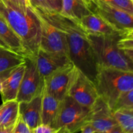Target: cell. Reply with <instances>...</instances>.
<instances>
[{
    "instance_id": "603a6c76",
    "label": "cell",
    "mask_w": 133,
    "mask_h": 133,
    "mask_svg": "<svg viewBox=\"0 0 133 133\" xmlns=\"http://www.w3.org/2000/svg\"><path fill=\"white\" fill-rule=\"evenodd\" d=\"M30 5L34 9L45 11L61 12L62 0H28Z\"/></svg>"
},
{
    "instance_id": "e0dca14e",
    "label": "cell",
    "mask_w": 133,
    "mask_h": 133,
    "mask_svg": "<svg viewBox=\"0 0 133 133\" xmlns=\"http://www.w3.org/2000/svg\"><path fill=\"white\" fill-rule=\"evenodd\" d=\"M0 38L13 51L27 57L22 42L3 17L0 15Z\"/></svg>"
},
{
    "instance_id": "f546056e",
    "label": "cell",
    "mask_w": 133,
    "mask_h": 133,
    "mask_svg": "<svg viewBox=\"0 0 133 133\" xmlns=\"http://www.w3.org/2000/svg\"><path fill=\"white\" fill-rule=\"evenodd\" d=\"M0 46L3 47V48H6V49H10V48H9V47L7 46V45H6V44H5V43L3 41V40H1V38H0Z\"/></svg>"
},
{
    "instance_id": "30bf717a",
    "label": "cell",
    "mask_w": 133,
    "mask_h": 133,
    "mask_svg": "<svg viewBox=\"0 0 133 133\" xmlns=\"http://www.w3.org/2000/svg\"><path fill=\"white\" fill-rule=\"evenodd\" d=\"M94 3V12L99 14L116 29L123 31L133 29L132 14L99 0Z\"/></svg>"
},
{
    "instance_id": "d4e9b609",
    "label": "cell",
    "mask_w": 133,
    "mask_h": 133,
    "mask_svg": "<svg viewBox=\"0 0 133 133\" xmlns=\"http://www.w3.org/2000/svg\"><path fill=\"white\" fill-rule=\"evenodd\" d=\"M92 1L94 3V1L97 0H92ZM99 1H101L109 5L116 6L133 14L132 0H99Z\"/></svg>"
},
{
    "instance_id": "6da1fadb",
    "label": "cell",
    "mask_w": 133,
    "mask_h": 133,
    "mask_svg": "<svg viewBox=\"0 0 133 133\" xmlns=\"http://www.w3.org/2000/svg\"><path fill=\"white\" fill-rule=\"evenodd\" d=\"M40 16L64 32L67 40L70 60L77 68L95 84L97 73V63L84 31L79 21L60 12L34 9Z\"/></svg>"
},
{
    "instance_id": "3957f363",
    "label": "cell",
    "mask_w": 133,
    "mask_h": 133,
    "mask_svg": "<svg viewBox=\"0 0 133 133\" xmlns=\"http://www.w3.org/2000/svg\"><path fill=\"white\" fill-rule=\"evenodd\" d=\"M95 86L99 97L112 110L122 93L133 90V71L98 67Z\"/></svg>"
},
{
    "instance_id": "277c9868",
    "label": "cell",
    "mask_w": 133,
    "mask_h": 133,
    "mask_svg": "<svg viewBox=\"0 0 133 133\" xmlns=\"http://www.w3.org/2000/svg\"><path fill=\"white\" fill-rule=\"evenodd\" d=\"M119 36L87 33L98 67L113 68L133 71L132 61H130L117 46L116 40Z\"/></svg>"
},
{
    "instance_id": "7402d4cb",
    "label": "cell",
    "mask_w": 133,
    "mask_h": 133,
    "mask_svg": "<svg viewBox=\"0 0 133 133\" xmlns=\"http://www.w3.org/2000/svg\"><path fill=\"white\" fill-rule=\"evenodd\" d=\"M116 44L125 55L133 61V29L123 32L117 39Z\"/></svg>"
},
{
    "instance_id": "7c38bea8",
    "label": "cell",
    "mask_w": 133,
    "mask_h": 133,
    "mask_svg": "<svg viewBox=\"0 0 133 133\" xmlns=\"http://www.w3.org/2000/svg\"><path fill=\"white\" fill-rule=\"evenodd\" d=\"M35 58L38 70L44 79L57 69L71 62L70 57L66 55L49 53L41 49H39Z\"/></svg>"
},
{
    "instance_id": "4fadbf2b",
    "label": "cell",
    "mask_w": 133,
    "mask_h": 133,
    "mask_svg": "<svg viewBox=\"0 0 133 133\" xmlns=\"http://www.w3.org/2000/svg\"><path fill=\"white\" fill-rule=\"evenodd\" d=\"M79 22L84 31L87 33L90 34L109 36H119L123 32L127 31H119L116 29L99 14L95 12L85 16L81 19Z\"/></svg>"
},
{
    "instance_id": "44dd1931",
    "label": "cell",
    "mask_w": 133,
    "mask_h": 133,
    "mask_svg": "<svg viewBox=\"0 0 133 133\" xmlns=\"http://www.w3.org/2000/svg\"><path fill=\"white\" fill-rule=\"evenodd\" d=\"M112 112L122 133H132L133 109H119Z\"/></svg>"
},
{
    "instance_id": "5b68a950",
    "label": "cell",
    "mask_w": 133,
    "mask_h": 133,
    "mask_svg": "<svg viewBox=\"0 0 133 133\" xmlns=\"http://www.w3.org/2000/svg\"><path fill=\"white\" fill-rule=\"evenodd\" d=\"M90 110V108L81 105L67 95L61 101L53 125L56 133L77 132L80 127L88 121Z\"/></svg>"
},
{
    "instance_id": "ffe728a7",
    "label": "cell",
    "mask_w": 133,
    "mask_h": 133,
    "mask_svg": "<svg viewBox=\"0 0 133 133\" xmlns=\"http://www.w3.org/2000/svg\"><path fill=\"white\" fill-rule=\"evenodd\" d=\"M94 12L92 8L84 0H62L61 14L79 21L88 14Z\"/></svg>"
},
{
    "instance_id": "cb8c5ba5",
    "label": "cell",
    "mask_w": 133,
    "mask_h": 133,
    "mask_svg": "<svg viewBox=\"0 0 133 133\" xmlns=\"http://www.w3.org/2000/svg\"><path fill=\"white\" fill-rule=\"evenodd\" d=\"M119 109H133V90L122 93L114 105L112 112Z\"/></svg>"
},
{
    "instance_id": "f1b7e54d",
    "label": "cell",
    "mask_w": 133,
    "mask_h": 133,
    "mask_svg": "<svg viewBox=\"0 0 133 133\" xmlns=\"http://www.w3.org/2000/svg\"><path fill=\"white\" fill-rule=\"evenodd\" d=\"M8 1L19 6H25V5H30L28 0H8Z\"/></svg>"
},
{
    "instance_id": "52a82bcc",
    "label": "cell",
    "mask_w": 133,
    "mask_h": 133,
    "mask_svg": "<svg viewBox=\"0 0 133 133\" xmlns=\"http://www.w3.org/2000/svg\"><path fill=\"white\" fill-rule=\"evenodd\" d=\"M25 71L16 98L19 103L29 101L42 92L44 88V79L38 70L35 57H25Z\"/></svg>"
},
{
    "instance_id": "ac0fdd59",
    "label": "cell",
    "mask_w": 133,
    "mask_h": 133,
    "mask_svg": "<svg viewBox=\"0 0 133 133\" xmlns=\"http://www.w3.org/2000/svg\"><path fill=\"white\" fill-rule=\"evenodd\" d=\"M4 104L0 123V133H12L19 116V102L16 100Z\"/></svg>"
},
{
    "instance_id": "d6986e66",
    "label": "cell",
    "mask_w": 133,
    "mask_h": 133,
    "mask_svg": "<svg viewBox=\"0 0 133 133\" xmlns=\"http://www.w3.org/2000/svg\"><path fill=\"white\" fill-rule=\"evenodd\" d=\"M60 103L61 101L47 93L44 90L42 99L41 123L53 127L59 109Z\"/></svg>"
},
{
    "instance_id": "83f0119b",
    "label": "cell",
    "mask_w": 133,
    "mask_h": 133,
    "mask_svg": "<svg viewBox=\"0 0 133 133\" xmlns=\"http://www.w3.org/2000/svg\"><path fill=\"white\" fill-rule=\"evenodd\" d=\"M78 132L83 133H96V130L94 128L93 126L87 122L80 127Z\"/></svg>"
},
{
    "instance_id": "7a4b0ae2",
    "label": "cell",
    "mask_w": 133,
    "mask_h": 133,
    "mask_svg": "<svg viewBox=\"0 0 133 133\" xmlns=\"http://www.w3.org/2000/svg\"><path fill=\"white\" fill-rule=\"evenodd\" d=\"M0 15L21 39L27 57H36L40 47L41 21L33 8L0 0Z\"/></svg>"
},
{
    "instance_id": "5bb4252c",
    "label": "cell",
    "mask_w": 133,
    "mask_h": 133,
    "mask_svg": "<svg viewBox=\"0 0 133 133\" xmlns=\"http://www.w3.org/2000/svg\"><path fill=\"white\" fill-rule=\"evenodd\" d=\"M25 68L24 62L14 69L1 81L0 94L3 103L16 100Z\"/></svg>"
},
{
    "instance_id": "2e32d148",
    "label": "cell",
    "mask_w": 133,
    "mask_h": 133,
    "mask_svg": "<svg viewBox=\"0 0 133 133\" xmlns=\"http://www.w3.org/2000/svg\"><path fill=\"white\" fill-rule=\"evenodd\" d=\"M25 58L11 49L0 46V80L2 81L14 69L24 63Z\"/></svg>"
},
{
    "instance_id": "484cf974",
    "label": "cell",
    "mask_w": 133,
    "mask_h": 133,
    "mask_svg": "<svg viewBox=\"0 0 133 133\" xmlns=\"http://www.w3.org/2000/svg\"><path fill=\"white\" fill-rule=\"evenodd\" d=\"M12 133H32L31 129L27 125L20 114H19Z\"/></svg>"
},
{
    "instance_id": "8fae6325",
    "label": "cell",
    "mask_w": 133,
    "mask_h": 133,
    "mask_svg": "<svg viewBox=\"0 0 133 133\" xmlns=\"http://www.w3.org/2000/svg\"><path fill=\"white\" fill-rule=\"evenodd\" d=\"M68 95L88 108L93 105L99 97L94 83L79 70Z\"/></svg>"
},
{
    "instance_id": "1f68e13d",
    "label": "cell",
    "mask_w": 133,
    "mask_h": 133,
    "mask_svg": "<svg viewBox=\"0 0 133 133\" xmlns=\"http://www.w3.org/2000/svg\"><path fill=\"white\" fill-rule=\"evenodd\" d=\"M1 81L0 80V88H1Z\"/></svg>"
},
{
    "instance_id": "4316f807",
    "label": "cell",
    "mask_w": 133,
    "mask_h": 133,
    "mask_svg": "<svg viewBox=\"0 0 133 133\" xmlns=\"http://www.w3.org/2000/svg\"><path fill=\"white\" fill-rule=\"evenodd\" d=\"M32 133H56V131L50 125L40 123L32 130Z\"/></svg>"
},
{
    "instance_id": "8992f818",
    "label": "cell",
    "mask_w": 133,
    "mask_h": 133,
    "mask_svg": "<svg viewBox=\"0 0 133 133\" xmlns=\"http://www.w3.org/2000/svg\"><path fill=\"white\" fill-rule=\"evenodd\" d=\"M77 71L72 62L57 69L44 78V90L57 100L62 101L68 94Z\"/></svg>"
},
{
    "instance_id": "9c48e42d",
    "label": "cell",
    "mask_w": 133,
    "mask_h": 133,
    "mask_svg": "<svg viewBox=\"0 0 133 133\" xmlns=\"http://www.w3.org/2000/svg\"><path fill=\"white\" fill-rule=\"evenodd\" d=\"M38 16L41 21V36L39 49L49 53L66 55L70 57L67 40L64 32L52 25L41 16L39 15Z\"/></svg>"
},
{
    "instance_id": "9a60e30c",
    "label": "cell",
    "mask_w": 133,
    "mask_h": 133,
    "mask_svg": "<svg viewBox=\"0 0 133 133\" xmlns=\"http://www.w3.org/2000/svg\"><path fill=\"white\" fill-rule=\"evenodd\" d=\"M44 90L29 101L19 103V112L32 131L41 123L42 99Z\"/></svg>"
},
{
    "instance_id": "4dcf8cb0",
    "label": "cell",
    "mask_w": 133,
    "mask_h": 133,
    "mask_svg": "<svg viewBox=\"0 0 133 133\" xmlns=\"http://www.w3.org/2000/svg\"><path fill=\"white\" fill-rule=\"evenodd\" d=\"M4 104L2 103V105H0V123H1V114H2Z\"/></svg>"
},
{
    "instance_id": "ba28073f",
    "label": "cell",
    "mask_w": 133,
    "mask_h": 133,
    "mask_svg": "<svg viewBox=\"0 0 133 133\" xmlns=\"http://www.w3.org/2000/svg\"><path fill=\"white\" fill-rule=\"evenodd\" d=\"M96 132L122 133L109 105L98 97L90 107L88 121Z\"/></svg>"
}]
</instances>
